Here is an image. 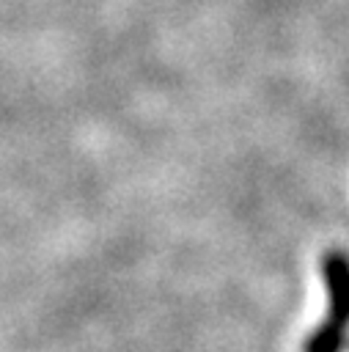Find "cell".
I'll return each instance as SVG.
<instances>
[{
    "mask_svg": "<svg viewBox=\"0 0 349 352\" xmlns=\"http://www.w3.org/2000/svg\"><path fill=\"white\" fill-rule=\"evenodd\" d=\"M322 278L330 302V314L322 324L338 333H349V256L338 248L327 250L322 256Z\"/></svg>",
    "mask_w": 349,
    "mask_h": 352,
    "instance_id": "obj_1",
    "label": "cell"
},
{
    "mask_svg": "<svg viewBox=\"0 0 349 352\" xmlns=\"http://www.w3.org/2000/svg\"><path fill=\"white\" fill-rule=\"evenodd\" d=\"M346 344V333L316 324V330L305 338V352H341Z\"/></svg>",
    "mask_w": 349,
    "mask_h": 352,
    "instance_id": "obj_2",
    "label": "cell"
}]
</instances>
